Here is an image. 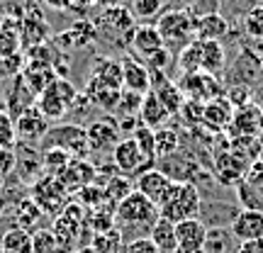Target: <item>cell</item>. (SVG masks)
Here are the masks:
<instances>
[{
	"label": "cell",
	"mask_w": 263,
	"mask_h": 253,
	"mask_svg": "<svg viewBox=\"0 0 263 253\" xmlns=\"http://www.w3.org/2000/svg\"><path fill=\"white\" fill-rule=\"evenodd\" d=\"M159 217V207L154 205L146 195H141L137 188H134L132 195H127L120 205L115 207V226L122 231V236L124 231H134V234H139V239L144 234L149 236L151 226L156 224Z\"/></svg>",
	"instance_id": "cell-1"
},
{
	"label": "cell",
	"mask_w": 263,
	"mask_h": 253,
	"mask_svg": "<svg viewBox=\"0 0 263 253\" xmlns=\"http://www.w3.org/2000/svg\"><path fill=\"white\" fill-rule=\"evenodd\" d=\"M227 64L224 47L222 42H202V39H193L188 47L178 54V71L183 73H195V71H205V73L217 75Z\"/></svg>",
	"instance_id": "cell-2"
},
{
	"label": "cell",
	"mask_w": 263,
	"mask_h": 253,
	"mask_svg": "<svg viewBox=\"0 0 263 253\" xmlns=\"http://www.w3.org/2000/svg\"><path fill=\"white\" fill-rule=\"evenodd\" d=\"M200 209H202V195L195 183H173L171 192L161 202L159 215L173 224H178V222L200 217Z\"/></svg>",
	"instance_id": "cell-3"
},
{
	"label": "cell",
	"mask_w": 263,
	"mask_h": 253,
	"mask_svg": "<svg viewBox=\"0 0 263 253\" xmlns=\"http://www.w3.org/2000/svg\"><path fill=\"white\" fill-rule=\"evenodd\" d=\"M156 29L161 32L166 49H176L180 54L195 39V17L188 10H166L156 20Z\"/></svg>",
	"instance_id": "cell-4"
},
{
	"label": "cell",
	"mask_w": 263,
	"mask_h": 253,
	"mask_svg": "<svg viewBox=\"0 0 263 253\" xmlns=\"http://www.w3.org/2000/svg\"><path fill=\"white\" fill-rule=\"evenodd\" d=\"M78 95H81L78 88L68 78H57L44 93L39 95L34 105H37V110L47 117L49 122H61L66 114L71 112V107L78 100Z\"/></svg>",
	"instance_id": "cell-5"
},
{
	"label": "cell",
	"mask_w": 263,
	"mask_h": 253,
	"mask_svg": "<svg viewBox=\"0 0 263 253\" xmlns=\"http://www.w3.org/2000/svg\"><path fill=\"white\" fill-rule=\"evenodd\" d=\"M32 200L49 217H59L66 209V205L71 202L66 188L54 176H44V178H37L32 183Z\"/></svg>",
	"instance_id": "cell-6"
},
{
	"label": "cell",
	"mask_w": 263,
	"mask_h": 253,
	"mask_svg": "<svg viewBox=\"0 0 263 253\" xmlns=\"http://www.w3.org/2000/svg\"><path fill=\"white\" fill-rule=\"evenodd\" d=\"M47 146H57V149H64L66 153H71L73 159H88L90 156V146H88V137H85L83 127H76V124H57L51 127L49 134L44 137Z\"/></svg>",
	"instance_id": "cell-7"
},
{
	"label": "cell",
	"mask_w": 263,
	"mask_h": 253,
	"mask_svg": "<svg viewBox=\"0 0 263 253\" xmlns=\"http://www.w3.org/2000/svg\"><path fill=\"white\" fill-rule=\"evenodd\" d=\"M178 88L185 95V100H197V103H210L215 98H222V93H224L222 81L212 73H205V71L183 73L178 81Z\"/></svg>",
	"instance_id": "cell-8"
},
{
	"label": "cell",
	"mask_w": 263,
	"mask_h": 253,
	"mask_svg": "<svg viewBox=\"0 0 263 253\" xmlns=\"http://www.w3.org/2000/svg\"><path fill=\"white\" fill-rule=\"evenodd\" d=\"M110 159H112V163L117 166V170L124 173V176H141L144 170L154 168V161H149L141 153V149L137 146V141L132 139V137L120 139V144H117L112 149V153H110Z\"/></svg>",
	"instance_id": "cell-9"
},
{
	"label": "cell",
	"mask_w": 263,
	"mask_h": 253,
	"mask_svg": "<svg viewBox=\"0 0 263 253\" xmlns=\"http://www.w3.org/2000/svg\"><path fill=\"white\" fill-rule=\"evenodd\" d=\"M98 25L100 29L105 32H110L120 44H129L132 47V37H134V15H132V10L122 8V5H112V8H105L100 12V20H98ZM112 39V42H115Z\"/></svg>",
	"instance_id": "cell-10"
},
{
	"label": "cell",
	"mask_w": 263,
	"mask_h": 253,
	"mask_svg": "<svg viewBox=\"0 0 263 253\" xmlns=\"http://www.w3.org/2000/svg\"><path fill=\"white\" fill-rule=\"evenodd\" d=\"M85 137H88V146L90 153H105L120 144V127L112 120H95L85 127Z\"/></svg>",
	"instance_id": "cell-11"
},
{
	"label": "cell",
	"mask_w": 263,
	"mask_h": 253,
	"mask_svg": "<svg viewBox=\"0 0 263 253\" xmlns=\"http://www.w3.org/2000/svg\"><path fill=\"white\" fill-rule=\"evenodd\" d=\"M95 176H98V166L90 163L88 159H73L66 170L59 176V183L66 188L68 195H76L78 190H83L85 185H93Z\"/></svg>",
	"instance_id": "cell-12"
},
{
	"label": "cell",
	"mask_w": 263,
	"mask_h": 253,
	"mask_svg": "<svg viewBox=\"0 0 263 253\" xmlns=\"http://www.w3.org/2000/svg\"><path fill=\"white\" fill-rule=\"evenodd\" d=\"M15 129H17V141H27V144H34V141L44 139L51 129V122H49L44 114L37 110V105H32L29 110H25L22 114L15 117Z\"/></svg>",
	"instance_id": "cell-13"
},
{
	"label": "cell",
	"mask_w": 263,
	"mask_h": 253,
	"mask_svg": "<svg viewBox=\"0 0 263 253\" xmlns=\"http://www.w3.org/2000/svg\"><path fill=\"white\" fill-rule=\"evenodd\" d=\"M207 239V224L195 217L176 224V241H178V253H202Z\"/></svg>",
	"instance_id": "cell-14"
},
{
	"label": "cell",
	"mask_w": 263,
	"mask_h": 253,
	"mask_svg": "<svg viewBox=\"0 0 263 253\" xmlns=\"http://www.w3.org/2000/svg\"><path fill=\"white\" fill-rule=\"evenodd\" d=\"M176 180H171L161 168H149L144 170L141 176H137V185L134 188L139 190L141 195H146L156 207H161V202L166 200V195L171 192Z\"/></svg>",
	"instance_id": "cell-15"
},
{
	"label": "cell",
	"mask_w": 263,
	"mask_h": 253,
	"mask_svg": "<svg viewBox=\"0 0 263 253\" xmlns=\"http://www.w3.org/2000/svg\"><path fill=\"white\" fill-rule=\"evenodd\" d=\"M151 93L163 103V107L171 112V117L178 114L180 107L185 105V95L180 93L178 83H173L163 71H151Z\"/></svg>",
	"instance_id": "cell-16"
},
{
	"label": "cell",
	"mask_w": 263,
	"mask_h": 253,
	"mask_svg": "<svg viewBox=\"0 0 263 253\" xmlns=\"http://www.w3.org/2000/svg\"><path fill=\"white\" fill-rule=\"evenodd\" d=\"M85 229H88V222H78V219H73V217H68V215L54 217L51 234L57 239L59 251L73 253L76 244H78V236H81V231H85ZM88 231H90V229H88Z\"/></svg>",
	"instance_id": "cell-17"
},
{
	"label": "cell",
	"mask_w": 263,
	"mask_h": 253,
	"mask_svg": "<svg viewBox=\"0 0 263 253\" xmlns=\"http://www.w3.org/2000/svg\"><path fill=\"white\" fill-rule=\"evenodd\" d=\"M98 39V27L90 20H76L71 27L57 34V47L64 51H73V49H83L88 44H93Z\"/></svg>",
	"instance_id": "cell-18"
},
{
	"label": "cell",
	"mask_w": 263,
	"mask_h": 253,
	"mask_svg": "<svg viewBox=\"0 0 263 253\" xmlns=\"http://www.w3.org/2000/svg\"><path fill=\"white\" fill-rule=\"evenodd\" d=\"M15 173L25 183H34L44 173L42 170V153L34 149V144L20 141L15 146Z\"/></svg>",
	"instance_id": "cell-19"
},
{
	"label": "cell",
	"mask_w": 263,
	"mask_h": 253,
	"mask_svg": "<svg viewBox=\"0 0 263 253\" xmlns=\"http://www.w3.org/2000/svg\"><path fill=\"white\" fill-rule=\"evenodd\" d=\"M122 85H124V90L146 95L151 90V71H149V66L144 64V61H139V59L124 56L122 59Z\"/></svg>",
	"instance_id": "cell-20"
},
{
	"label": "cell",
	"mask_w": 263,
	"mask_h": 253,
	"mask_svg": "<svg viewBox=\"0 0 263 253\" xmlns=\"http://www.w3.org/2000/svg\"><path fill=\"white\" fill-rule=\"evenodd\" d=\"M236 241H256L263 239V209H241L236 219L229 224Z\"/></svg>",
	"instance_id": "cell-21"
},
{
	"label": "cell",
	"mask_w": 263,
	"mask_h": 253,
	"mask_svg": "<svg viewBox=\"0 0 263 253\" xmlns=\"http://www.w3.org/2000/svg\"><path fill=\"white\" fill-rule=\"evenodd\" d=\"M22 78H25L29 90L34 93V98H39L49 85L57 81L59 73L54 71V64H47V61H27L25 68H22Z\"/></svg>",
	"instance_id": "cell-22"
},
{
	"label": "cell",
	"mask_w": 263,
	"mask_h": 253,
	"mask_svg": "<svg viewBox=\"0 0 263 253\" xmlns=\"http://www.w3.org/2000/svg\"><path fill=\"white\" fill-rule=\"evenodd\" d=\"M232 120H234V105L227 100V95L205 103V110H202V124H205L210 131L227 129V127L232 124Z\"/></svg>",
	"instance_id": "cell-23"
},
{
	"label": "cell",
	"mask_w": 263,
	"mask_h": 253,
	"mask_svg": "<svg viewBox=\"0 0 263 253\" xmlns=\"http://www.w3.org/2000/svg\"><path fill=\"white\" fill-rule=\"evenodd\" d=\"M229 34V22L219 12H207L195 17V39L202 42H222Z\"/></svg>",
	"instance_id": "cell-24"
},
{
	"label": "cell",
	"mask_w": 263,
	"mask_h": 253,
	"mask_svg": "<svg viewBox=\"0 0 263 253\" xmlns=\"http://www.w3.org/2000/svg\"><path fill=\"white\" fill-rule=\"evenodd\" d=\"M166 47L163 39H161V32L156 29V25H139L134 29V37H132V49L139 54L144 61L149 56H154L156 51Z\"/></svg>",
	"instance_id": "cell-25"
},
{
	"label": "cell",
	"mask_w": 263,
	"mask_h": 253,
	"mask_svg": "<svg viewBox=\"0 0 263 253\" xmlns=\"http://www.w3.org/2000/svg\"><path fill=\"white\" fill-rule=\"evenodd\" d=\"M168 117H171V112L163 107V103H161L151 90L144 95L141 110H139V122L144 124V127H149V129H161V127H166Z\"/></svg>",
	"instance_id": "cell-26"
},
{
	"label": "cell",
	"mask_w": 263,
	"mask_h": 253,
	"mask_svg": "<svg viewBox=\"0 0 263 253\" xmlns=\"http://www.w3.org/2000/svg\"><path fill=\"white\" fill-rule=\"evenodd\" d=\"M93 78L95 83L100 85H107V88H117V90H122V61H117V59H95L93 64Z\"/></svg>",
	"instance_id": "cell-27"
},
{
	"label": "cell",
	"mask_w": 263,
	"mask_h": 253,
	"mask_svg": "<svg viewBox=\"0 0 263 253\" xmlns=\"http://www.w3.org/2000/svg\"><path fill=\"white\" fill-rule=\"evenodd\" d=\"M239 241L229 226H207V239L202 253H236Z\"/></svg>",
	"instance_id": "cell-28"
},
{
	"label": "cell",
	"mask_w": 263,
	"mask_h": 253,
	"mask_svg": "<svg viewBox=\"0 0 263 253\" xmlns=\"http://www.w3.org/2000/svg\"><path fill=\"white\" fill-rule=\"evenodd\" d=\"M120 95H122V90L95 83L93 78H90V81H88V85H85V98L90 100V105L100 107L103 112H112L115 114V110H117V103H120Z\"/></svg>",
	"instance_id": "cell-29"
},
{
	"label": "cell",
	"mask_w": 263,
	"mask_h": 253,
	"mask_svg": "<svg viewBox=\"0 0 263 253\" xmlns=\"http://www.w3.org/2000/svg\"><path fill=\"white\" fill-rule=\"evenodd\" d=\"M149 239L154 241V246L159 248L161 253H176L178 251V241H176V224L159 217L156 224L151 226L149 231Z\"/></svg>",
	"instance_id": "cell-30"
},
{
	"label": "cell",
	"mask_w": 263,
	"mask_h": 253,
	"mask_svg": "<svg viewBox=\"0 0 263 253\" xmlns=\"http://www.w3.org/2000/svg\"><path fill=\"white\" fill-rule=\"evenodd\" d=\"M20 32H22V44L27 47H37V44H47L49 37V25L42 15H29L20 22Z\"/></svg>",
	"instance_id": "cell-31"
},
{
	"label": "cell",
	"mask_w": 263,
	"mask_h": 253,
	"mask_svg": "<svg viewBox=\"0 0 263 253\" xmlns=\"http://www.w3.org/2000/svg\"><path fill=\"white\" fill-rule=\"evenodd\" d=\"M42 209L37 207V202L32 200V197H25L22 202H17L15 207V219H17V226L20 229H25L29 234H34L39 226V219H42Z\"/></svg>",
	"instance_id": "cell-32"
},
{
	"label": "cell",
	"mask_w": 263,
	"mask_h": 253,
	"mask_svg": "<svg viewBox=\"0 0 263 253\" xmlns=\"http://www.w3.org/2000/svg\"><path fill=\"white\" fill-rule=\"evenodd\" d=\"M0 251L3 253H32V234L25 231V229H20V226H12L0 239Z\"/></svg>",
	"instance_id": "cell-33"
},
{
	"label": "cell",
	"mask_w": 263,
	"mask_h": 253,
	"mask_svg": "<svg viewBox=\"0 0 263 253\" xmlns=\"http://www.w3.org/2000/svg\"><path fill=\"white\" fill-rule=\"evenodd\" d=\"M71 161H73V156L66 153L64 149H57V146H47V149L42 151V170H44V176L59 178Z\"/></svg>",
	"instance_id": "cell-34"
},
{
	"label": "cell",
	"mask_w": 263,
	"mask_h": 253,
	"mask_svg": "<svg viewBox=\"0 0 263 253\" xmlns=\"http://www.w3.org/2000/svg\"><path fill=\"white\" fill-rule=\"evenodd\" d=\"M154 144H156V161H163L178 153L180 149V137L176 129L171 127H161V129H154Z\"/></svg>",
	"instance_id": "cell-35"
},
{
	"label": "cell",
	"mask_w": 263,
	"mask_h": 253,
	"mask_svg": "<svg viewBox=\"0 0 263 253\" xmlns=\"http://www.w3.org/2000/svg\"><path fill=\"white\" fill-rule=\"evenodd\" d=\"M20 49H22V32L10 20H5L0 25V59L17 56Z\"/></svg>",
	"instance_id": "cell-36"
},
{
	"label": "cell",
	"mask_w": 263,
	"mask_h": 253,
	"mask_svg": "<svg viewBox=\"0 0 263 253\" xmlns=\"http://www.w3.org/2000/svg\"><path fill=\"white\" fill-rule=\"evenodd\" d=\"M134 192V183L129 180V176H124V173H120V176H110L107 178V183H105V197H107V202L112 207H117L120 202H122L127 195H132Z\"/></svg>",
	"instance_id": "cell-37"
},
{
	"label": "cell",
	"mask_w": 263,
	"mask_h": 253,
	"mask_svg": "<svg viewBox=\"0 0 263 253\" xmlns=\"http://www.w3.org/2000/svg\"><path fill=\"white\" fill-rule=\"evenodd\" d=\"M90 246H93L98 253H120L122 251V246H127V244H124L122 231H120L117 226H112V229H107V231L93 234Z\"/></svg>",
	"instance_id": "cell-38"
},
{
	"label": "cell",
	"mask_w": 263,
	"mask_h": 253,
	"mask_svg": "<svg viewBox=\"0 0 263 253\" xmlns=\"http://www.w3.org/2000/svg\"><path fill=\"white\" fill-rule=\"evenodd\" d=\"M141 100H144V95L139 93H132V90H122L120 95V103H117V122L120 120H137L139 117V110H141Z\"/></svg>",
	"instance_id": "cell-39"
},
{
	"label": "cell",
	"mask_w": 263,
	"mask_h": 253,
	"mask_svg": "<svg viewBox=\"0 0 263 253\" xmlns=\"http://www.w3.org/2000/svg\"><path fill=\"white\" fill-rule=\"evenodd\" d=\"M17 144V129H15V117L0 107V149H12Z\"/></svg>",
	"instance_id": "cell-40"
},
{
	"label": "cell",
	"mask_w": 263,
	"mask_h": 253,
	"mask_svg": "<svg viewBox=\"0 0 263 253\" xmlns=\"http://www.w3.org/2000/svg\"><path fill=\"white\" fill-rule=\"evenodd\" d=\"M132 139L137 141V146L141 149V153L146 156L149 161H156V144H154V129H149V127H144V124H139L137 129L129 134Z\"/></svg>",
	"instance_id": "cell-41"
},
{
	"label": "cell",
	"mask_w": 263,
	"mask_h": 253,
	"mask_svg": "<svg viewBox=\"0 0 263 253\" xmlns=\"http://www.w3.org/2000/svg\"><path fill=\"white\" fill-rule=\"evenodd\" d=\"M244 29L251 39L263 42V5H254L244 15Z\"/></svg>",
	"instance_id": "cell-42"
},
{
	"label": "cell",
	"mask_w": 263,
	"mask_h": 253,
	"mask_svg": "<svg viewBox=\"0 0 263 253\" xmlns=\"http://www.w3.org/2000/svg\"><path fill=\"white\" fill-rule=\"evenodd\" d=\"M163 5H166V0H132V15L139 20L159 17Z\"/></svg>",
	"instance_id": "cell-43"
},
{
	"label": "cell",
	"mask_w": 263,
	"mask_h": 253,
	"mask_svg": "<svg viewBox=\"0 0 263 253\" xmlns=\"http://www.w3.org/2000/svg\"><path fill=\"white\" fill-rule=\"evenodd\" d=\"M59 251L57 239L51 234V229H37L32 234V253H54Z\"/></svg>",
	"instance_id": "cell-44"
},
{
	"label": "cell",
	"mask_w": 263,
	"mask_h": 253,
	"mask_svg": "<svg viewBox=\"0 0 263 253\" xmlns=\"http://www.w3.org/2000/svg\"><path fill=\"white\" fill-rule=\"evenodd\" d=\"M202 110H205V103H197V100H185V105L180 107V117L183 122L195 127V124H202Z\"/></svg>",
	"instance_id": "cell-45"
},
{
	"label": "cell",
	"mask_w": 263,
	"mask_h": 253,
	"mask_svg": "<svg viewBox=\"0 0 263 253\" xmlns=\"http://www.w3.org/2000/svg\"><path fill=\"white\" fill-rule=\"evenodd\" d=\"M171 61H173V51H171V49H161V51H156V54H154V56H149L146 59V61H144V64L149 66V71H163V73H166V68H168L171 66Z\"/></svg>",
	"instance_id": "cell-46"
},
{
	"label": "cell",
	"mask_w": 263,
	"mask_h": 253,
	"mask_svg": "<svg viewBox=\"0 0 263 253\" xmlns=\"http://www.w3.org/2000/svg\"><path fill=\"white\" fill-rule=\"evenodd\" d=\"M124 253H161V251L154 246L149 236H141V239H132L129 244L124 246Z\"/></svg>",
	"instance_id": "cell-47"
},
{
	"label": "cell",
	"mask_w": 263,
	"mask_h": 253,
	"mask_svg": "<svg viewBox=\"0 0 263 253\" xmlns=\"http://www.w3.org/2000/svg\"><path fill=\"white\" fill-rule=\"evenodd\" d=\"M15 170V146L12 149H0V185Z\"/></svg>",
	"instance_id": "cell-48"
},
{
	"label": "cell",
	"mask_w": 263,
	"mask_h": 253,
	"mask_svg": "<svg viewBox=\"0 0 263 253\" xmlns=\"http://www.w3.org/2000/svg\"><path fill=\"white\" fill-rule=\"evenodd\" d=\"M227 100L234 105V107L241 110V107L249 105V90H246V88H232V90L227 93Z\"/></svg>",
	"instance_id": "cell-49"
},
{
	"label": "cell",
	"mask_w": 263,
	"mask_h": 253,
	"mask_svg": "<svg viewBox=\"0 0 263 253\" xmlns=\"http://www.w3.org/2000/svg\"><path fill=\"white\" fill-rule=\"evenodd\" d=\"M236 253H263V239H256V241H241Z\"/></svg>",
	"instance_id": "cell-50"
},
{
	"label": "cell",
	"mask_w": 263,
	"mask_h": 253,
	"mask_svg": "<svg viewBox=\"0 0 263 253\" xmlns=\"http://www.w3.org/2000/svg\"><path fill=\"white\" fill-rule=\"evenodd\" d=\"M73 253H98V251H95L93 246L88 244V246H81V248H76V251H73Z\"/></svg>",
	"instance_id": "cell-51"
},
{
	"label": "cell",
	"mask_w": 263,
	"mask_h": 253,
	"mask_svg": "<svg viewBox=\"0 0 263 253\" xmlns=\"http://www.w3.org/2000/svg\"><path fill=\"white\" fill-rule=\"evenodd\" d=\"M95 3H103L105 8H112V5H120V0H95Z\"/></svg>",
	"instance_id": "cell-52"
},
{
	"label": "cell",
	"mask_w": 263,
	"mask_h": 253,
	"mask_svg": "<svg viewBox=\"0 0 263 253\" xmlns=\"http://www.w3.org/2000/svg\"><path fill=\"white\" fill-rule=\"evenodd\" d=\"M190 3H195V0H190Z\"/></svg>",
	"instance_id": "cell-53"
},
{
	"label": "cell",
	"mask_w": 263,
	"mask_h": 253,
	"mask_svg": "<svg viewBox=\"0 0 263 253\" xmlns=\"http://www.w3.org/2000/svg\"><path fill=\"white\" fill-rule=\"evenodd\" d=\"M176 253H178V251H176Z\"/></svg>",
	"instance_id": "cell-54"
}]
</instances>
